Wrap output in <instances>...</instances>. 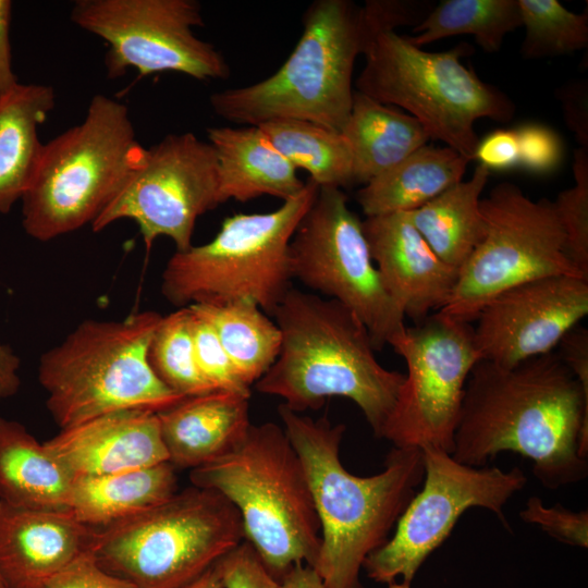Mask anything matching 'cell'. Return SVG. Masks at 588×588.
Instances as JSON below:
<instances>
[{
  "instance_id": "6da1fadb",
  "label": "cell",
  "mask_w": 588,
  "mask_h": 588,
  "mask_svg": "<svg viewBox=\"0 0 588 588\" xmlns=\"http://www.w3.org/2000/svg\"><path fill=\"white\" fill-rule=\"evenodd\" d=\"M501 452L532 462L547 489L588 475V387L552 351L513 366L480 359L465 385L452 456L483 467Z\"/></svg>"
},
{
  "instance_id": "7a4b0ae2",
  "label": "cell",
  "mask_w": 588,
  "mask_h": 588,
  "mask_svg": "<svg viewBox=\"0 0 588 588\" xmlns=\"http://www.w3.org/2000/svg\"><path fill=\"white\" fill-rule=\"evenodd\" d=\"M278 413L303 463L320 523L315 569L326 588H364L359 572L365 559L387 542L422 483V452L393 446L382 471L359 477L341 462L345 425L313 419L283 404Z\"/></svg>"
},
{
  "instance_id": "3957f363",
  "label": "cell",
  "mask_w": 588,
  "mask_h": 588,
  "mask_svg": "<svg viewBox=\"0 0 588 588\" xmlns=\"http://www.w3.org/2000/svg\"><path fill=\"white\" fill-rule=\"evenodd\" d=\"M272 317L281 350L256 390L281 397L296 413L319 409L332 396L348 399L380 438L405 373L377 360L360 319L335 299L293 287Z\"/></svg>"
},
{
  "instance_id": "277c9868",
  "label": "cell",
  "mask_w": 588,
  "mask_h": 588,
  "mask_svg": "<svg viewBox=\"0 0 588 588\" xmlns=\"http://www.w3.org/2000/svg\"><path fill=\"white\" fill-rule=\"evenodd\" d=\"M240 513L244 540L280 581L296 565L315 568L321 530L303 463L282 426L252 424L230 451L191 470Z\"/></svg>"
},
{
  "instance_id": "5b68a950",
  "label": "cell",
  "mask_w": 588,
  "mask_h": 588,
  "mask_svg": "<svg viewBox=\"0 0 588 588\" xmlns=\"http://www.w3.org/2000/svg\"><path fill=\"white\" fill-rule=\"evenodd\" d=\"M302 24L295 48L275 73L210 96L216 114L242 125L301 120L342 132L353 103L354 64L375 34L362 7L348 0L314 1Z\"/></svg>"
},
{
  "instance_id": "8992f818",
  "label": "cell",
  "mask_w": 588,
  "mask_h": 588,
  "mask_svg": "<svg viewBox=\"0 0 588 588\" xmlns=\"http://www.w3.org/2000/svg\"><path fill=\"white\" fill-rule=\"evenodd\" d=\"M126 105L97 94L84 120L42 145L32 182L22 197V224L47 242L93 223L140 166Z\"/></svg>"
},
{
  "instance_id": "52a82bcc",
  "label": "cell",
  "mask_w": 588,
  "mask_h": 588,
  "mask_svg": "<svg viewBox=\"0 0 588 588\" xmlns=\"http://www.w3.org/2000/svg\"><path fill=\"white\" fill-rule=\"evenodd\" d=\"M161 318L143 310L122 320L87 319L40 356L38 380L61 430L117 411L157 414L184 399L164 385L148 363Z\"/></svg>"
},
{
  "instance_id": "ba28073f",
  "label": "cell",
  "mask_w": 588,
  "mask_h": 588,
  "mask_svg": "<svg viewBox=\"0 0 588 588\" xmlns=\"http://www.w3.org/2000/svg\"><path fill=\"white\" fill-rule=\"evenodd\" d=\"M470 51L469 45L461 42L446 51L429 52L395 30L379 32L363 53L366 62L355 90L406 110L430 139L471 161L479 142L475 122H507L514 117L515 105L461 62Z\"/></svg>"
},
{
  "instance_id": "9c48e42d",
  "label": "cell",
  "mask_w": 588,
  "mask_h": 588,
  "mask_svg": "<svg viewBox=\"0 0 588 588\" xmlns=\"http://www.w3.org/2000/svg\"><path fill=\"white\" fill-rule=\"evenodd\" d=\"M318 188L309 179L278 209L232 215L208 243L175 250L161 274L163 297L177 308L249 299L272 316L292 289L290 243Z\"/></svg>"
},
{
  "instance_id": "30bf717a",
  "label": "cell",
  "mask_w": 588,
  "mask_h": 588,
  "mask_svg": "<svg viewBox=\"0 0 588 588\" xmlns=\"http://www.w3.org/2000/svg\"><path fill=\"white\" fill-rule=\"evenodd\" d=\"M244 540L236 507L196 486L109 526L96 528L91 554L137 588H182Z\"/></svg>"
},
{
  "instance_id": "8fae6325",
  "label": "cell",
  "mask_w": 588,
  "mask_h": 588,
  "mask_svg": "<svg viewBox=\"0 0 588 588\" xmlns=\"http://www.w3.org/2000/svg\"><path fill=\"white\" fill-rule=\"evenodd\" d=\"M485 235L462 267L454 291L439 310L471 322L500 293L548 277L585 278L566 254V238L553 201L532 200L504 182L481 198Z\"/></svg>"
},
{
  "instance_id": "7c38bea8",
  "label": "cell",
  "mask_w": 588,
  "mask_h": 588,
  "mask_svg": "<svg viewBox=\"0 0 588 588\" xmlns=\"http://www.w3.org/2000/svg\"><path fill=\"white\" fill-rule=\"evenodd\" d=\"M293 280L351 309L376 351L406 324L372 261L363 221L341 188L319 187L290 243Z\"/></svg>"
},
{
  "instance_id": "4fadbf2b",
  "label": "cell",
  "mask_w": 588,
  "mask_h": 588,
  "mask_svg": "<svg viewBox=\"0 0 588 588\" xmlns=\"http://www.w3.org/2000/svg\"><path fill=\"white\" fill-rule=\"evenodd\" d=\"M388 344L407 372L380 438L394 448L432 445L452 454L465 385L480 360L474 327L437 311Z\"/></svg>"
},
{
  "instance_id": "5bb4252c",
  "label": "cell",
  "mask_w": 588,
  "mask_h": 588,
  "mask_svg": "<svg viewBox=\"0 0 588 588\" xmlns=\"http://www.w3.org/2000/svg\"><path fill=\"white\" fill-rule=\"evenodd\" d=\"M422 488L416 491L396 522L394 532L363 563L368 577L391 584L397 576L409 583L426 559L450 536L470 507L494 513L509 528L503 507L526 482L519 467H474L432 445L420 449Z\"/></svg>"
},
{
  "instance_id": "9a60e30c",
  "label": "cell",
  "mask_w": 588,
  "mask_h": 588,
  "mask_svg": "<svg viewBox=\"0 0 588 588\" xmlns=\"http://www.w3.org/2000/svg\"><path fill=\"white\" fill-rule=\"evenodd\" d=\"M71 20L108 45L110 78L130 69L140 76L166 71L199 81L230 76L221 52L193 33L205 25L196 0H76Z\"/></svg>"
},
{
  "instance_id": "2e32d148",
  "label": "cell",
  "mask_w": 588,
  "mask_h": 588,
  "mask_svg": "<svg viewBox=\"0 0 588 588\" xmlns=\"http://www.w3.org/2000/svg\"><path fill=\"white\" fill-rule=\"evenodd\" d=\"M215 149L191 132L168 134L146 148L140 166L90 224L100 232L121 219L139 228L146 249L159 236L188 249L197 219L220 205Z\"/></svg>"
},
{
  "instance_id": "e0dca14e",
  "label": "cell",
  "mask_w": 588,
  "mask_h": 588,
  "mask_svg": "<svg viewBox=\"0 0 588 588\" xmlns=\"http://www.w3.org/2000/svg\"><path fill=\"white\" fill-rule=\"evenodd\" d=\"M588 314V280L556 275L525 282L478 313L474 339L480 359L513 366L554 351Z\"/></svg>"
},
{
  "instance_id": "ac0fdd59",
  "label": "cell",
  "mask_w": 588,
  "mask_h": 588,
  "mask_svg": "<svg viewBox=\"0 0 588 588\" xmlns=\"http://www.w3.org/2000/svg\"><path fill=\"white\" fill-rule=\"evenodd\" d=\"M363 231L383 285L405 317L417 323L446 305L460 272L437 256L409 212L367 217Z\"/></svg>"
},
{
  "instance_id": "d6986e66",
  "label": "cell",
  "mask_w": 588,
  "mask_h": 588,
  "mask_svg": "<svg viewBox=\"0 0 588 588\" xmlns=\"http://www.w3.org/2000/svg\"><path fill=\"white\" fill-rule=\"evenodd\" d=\"M96 528L72 513L0 501V574L7 588H47L58 573L91 552Z\"/></svg>"
},
{
  "instance_id": "ffe728a7",
  "label": "cell",
  "mask_w": 588,
  "mask_h": 588,
  "mask_svg": "<svg viewBox=\"0 0 588 588\" xmlns=\"http://www.w3.org/2000/svg\"><path fill=\"white\" fill-rule=\"evenodd\" d=\"M74 478L115 474L168 462L156 413L111 412L62 429L44 442Z\"/></svg>"
},
{
  "instance_id": "44dd1931",
  "label": "cell",
  "mask_w": 588,
  "mask_h": 588,
  "mask_svg": "<svg viewBox=\"0 0 588 588\" xmlns=\"http://www.w3.org/2000/svg\"><path fill=\"white\" fill-rule=\"evenodd\" d=\"M157 417L168 462L191 470L230 451L252 425L249 397L221 390L184 397Z\"/></svg>"
},
{
  "instance_id": "7402d4cb",
  "label": "cell",
  "mask_w": 588,
  "mask_h": 588,
  "mask_svg": "<svg viewBox=\"0 0 588 588\" xmlns=\"http://www.w3.org/2000/svg\"><path fill=\"white\" fill-rule=\"evenodd\" d=\"M219 166V199L247 201L262 195L289 200L305 183L258 126L207 128Z\"/></svg>"
},
{
  "instance_id": "603a6c76",
  "label": "cell",
  "mask_w": 588,
  "mask_h": 588,
  "mask_svg": "<svg viewBox=\"0 0 588 588\" xmlns=\"http://www.w3.org/2000/svg\"><path fill=\"white\" fill-rule=\"evenodd\" d=\"M74 479L22 424L0 416L1 502L22 509L69 511Z\"/></svg>"
},
{
  "instance_id": "cb8c5ba5",
  "label": "cell",
  "mask_w": 588,
  "mask_h": 588,
  "mask_svg": "<svg viewBox=\"0 0 588 588\" xmlns=\"http://www.w3.org/2000/svg\"><path fill=\"white\" fill-rule=\"evenodd\" d=\"M54 105L53 88L44 84L19 83L0 96V213L28 188L44 145L38 130Z\"/></svg>"
},
{
  "instance_id": "d4e9b609",
  "label": "cell",
  "mask_w": 588,
  "mask_h": 588,
  "mask_svg": "<svg viewBox=\"0 0 588 588\" xmlns=\"http://www.w3.org/2000/svg\"><path fill=\"white\" fill-rule=\"evenodd\" d=\"M469 160L454 149L425 145L356 193L367 217L414 211L463 181Z\"/></svg>"
},
{
  "instance_id": "484cf974",
  "label": "cell",
  "mask_w": 588,
  "mask_h": 588,
  "mask_svg": "<svg viewBox=\"0 0 588 588\" xmlns=\"http://www.w3.org/2000/svg\"><path fill=\"white\" fill-rule=\"evenodd\" d=\"M341 133L352 152L354 182L364 185L430 139L413 115L357 90Z\"/></svg>"
},
{
  "instance_id": "4316f807",
  "label": "cell",
  "mask_w": 588,
  "mask_h": 588,
  "mask_svg": "<svg viewBox=\"0 0 588 588\" xmlns=\"http://www.w3.org/2000/svg\"><path fill=\"white\" fill-rule=\"evenodd\" d=\"M170 462L101 476L74 479L68 509L81 523L102 528L147 510L174 494Z\"/></svg>"
},
{
  "instance_id": "83f0119b",
  "label": "cell",
  "mask_w": 588,
  "mask_h": 588,
  "mask_svg": "<svg viewBox=\"0 0 588 588\" xmlns=\"http://www.w3.org/2000/svg\"><path fill=\"white\" fill-rule=\"evenodd\" d=\"M489 176L490 171L478 164L469 180L456 183L409 212L437 256L458 272L485 235L480 200Z\"/></svg>"
},
{
  "instance_id": "f1b7e54d",
  "label": "cell",
  "mask_w": 588,
  "mask_h": 588,
  "mask_svg": "<svg viewBox=\"0 0 588 588\" xmlns=\"http://www.w3.org/2000/svg\"><path fill=\"white\" fill-rule=\"evenodd\" d=\"M216 331L241 379L255 384L275 362L281 331L267 314L249 299L189 306Z\"/></svg>"
},
{
  "instance_id": "f546056e",
  "label": "cell",
  "mask_w": 588,
  "mask_h": 588,
  "mask_svg": "<svg viewBox=\"0 0 588 588\" xmlns=\"http://www.w3.org/2000/svg\"><path fill=\"white\" fill-rule=\"evenodd\" d=\"M257 126L296 170L308 172L319 187L355 184L352 152L341 132L301 120H274Z\"/></svg>"
},
{
  "instance_id": "4dcf8cb0",
  "label": "cell",
  "mask_w": 588,
  "mask_h": 588,
  "mask_svg": "<svg viewBox=\"0 0 588 588\" xmlns=\"http://www.w3.org/2000/svg\"><path fill=\"white\" fill-rule=\"evenodd\" d=\"M522 26L517 0H443L414 27L408 41L425 45L471 35L486 52L500 50L506 35Z\"/></svg>"
},
{
  "instance_id": "1f68e13d",
  "label": "cell",
  "mask_w": 588,
  "mask_h": 588,
  "mask_svg": "<svg viewBox=\"0 0 588 588\" xmlns=\"http://www.w3.org/2000/svg\"><path fill=\"white\" fill-rule=\"evenodd\" d=\"M147 357L155 375L173 392L187 397L215 391L196 362L188 307L162 316Z\"/></svg>"
},
{
  "instance_id": "d6a6232c",
  "label": "cell",
  "mask_w": 588,
  "mask_h": 588,
  "mask_svg": "<svg viewBox=\"0 0 588 588\" xmlns=\"http://www.w3.org/2000/svg\"><path fill=\"white\" fill-rule=\"evenodd\" d=\"M525 27L526 59L571 54L588 45V13L567 10L558 0H517Z\"/></svg>"
},
{
  "instance_id": "836d02e7",
  "label": "cell",
  "mask_w": 588,
  "mask_h": 588,
  "mask_svg": "<svg viewBox=\"0 0 588 588\" xmlns=\"http://www.w3.org/2000/svg\"><path fill=\"white\" fill-rule=\"evenodd\" d=\"M575 184L553 201L566 238V254L575 268L588 279V149L574 154Z\"/></svg>"
},
{
  "instance_id": "e575fe53",
  "label": "cell",
  "mask_w": 588,
  "mask_h": 588,
  "mask_svg": "<svg viewBox=\"0 0 588 588\" xmlns=\"http://www.w3.org/2000/svg\"><path fill=\"white\" fill-rule=\"evenodd\" d=\"M195 356L203 377L215 390L250 399L252 391L238 376L212 326L189 306Z\"/></svg>"
},
{
  "instance_id": "d590c367",
  "label": "cell",
  "mask_w": 588,
  "mask_h": 588,
  "mask_svg": "<svg viewBox=\"0 0 588 588\" xmlns=\"http://www.w3.org/2000/svg\"><path fill=\"white\" fill-rule=\"evenodd\" d=\"M523 522L537 525L553 539L579 548L588 547V512H575L561 505L546 506L539 497H530L519 512Z\"/></svg>"
},
{
  "instance_id": "8d00e7d4",
  "label": "cell",
  "mask_w": 588,
  "mask_h": 588,
  "mask_svg": "<svg viewBox=\"0 0 588 588\" xmlns=\"http://www.w3.org/2000/svg\"><path fill=\"white\" fill-rule=\"evenodd\" d=\"M223 588H278L255 549L243 540L215 564Z\"/></svg>"
},
{
  "instance_id": "74e56055",
  "label": "cell",
  "mask_w": 588,
  "mask_h": 588,
  "mask_svg": "<svg viewBox=\"0 0 588 588\" xmlns=\"http://www.w3.org/2000/svg\"><path fill=\"white\" fill-rule=\"evenodd\" d=\"M519 144V166L531 173L547 174L562 161L563 147L558 134L537 123L524 124L516 130Z\"/></svg>"
},
{
  "instance_id": "f35d334b",
  "label": "cell",
  "mask_w": 588,
  "mask_h": 588,
  "mask_svg": "<svg viewBox=\"0 0 588 588\" xmlns=\"http://www.w3.org/2000/svg\"><path fill=\"white\" fill-rule=\"evenodd\" d=\"M47 588H137L132 583L103 569L87 552L58 573Z\"/></svg>"
},
{
  "instance_id": "ab89813d",
  "label": "cell",
  "mask_w": 588,
  "mask_h": 588,
  "mask_svg": "<svg viewBox=\"0 0 588 588\" xmlns=\"http://www.w3.org/2000/svg\"><path fill=\"white\" fill-rule=\"evenodd\" d=\"M490 172L519 166V144L516 130H497L479 139L474 160Z\"/></svg>"
},
{
  "instance_id": "60d3db41",
  "label": "cell",
  "mask_w": 588,
  "mask_h": 588,
  "mask_svg": "<svg viewBox=\"0 0 588 588\" xmlns=\"http://www.w3.org/2000/svg\"><path fill=\"white\" fill-rule=\"evenodd\" d=\"M586 82L564 85L558 91L567 127L574 133L579 147L588 149V87Z\"/></svg>"
},
{
  "instance_id": "b9f144b4",
  "label": "cell",
  "mask_w": 588,
  "mask_h": 588,
  "mask_svg": "<svg viewBox=\"0 0 588 588\" xmlns=\"http://www.w3.org/2000/svg\"><path fill=\"white\" fill-rule=\"evenodd\" d=\"M11 15L12 2L10 0H0V96L5 95L19 84L12 66Z\"/></svg>"
},
{
  "instance_id": "7bdbcfd3",
  "label": "cell",
  "mask_w": 588,
  "mask_h": 588,
  "mask_svg": "<svg viewBox=\"0 0 588 588\" xmlns=\"http://www.w3.org/2000/svg\"><path fill=\"white\" fill-rule=\"evenodd\" d=\"M20 358L8 345L0 344V400L13 396L20 389Z\"/></svg>"
},
{
  "instance_id": "ee69618b",
  "label": "cell",
  "mask_w": 588,
  "mask_h": 588,
  "mask_svg": "<svg viewBox=\"0 0 588 588\" xmlns=\"http://www.w3.org/2000/svg\"><path fill=\"white\" fill-rule=\"evenodd\" d=\"M278 588H326L317 571L308 565H296L280 580Z\"/></svg>"
},
{
  "instance_id": "f6af8a7d",
  "label": "cell",
  "mask_w": 588,
  "mask_h": 588,
  "mask_svg": "<svg viewBox=\"0 0 588 588\" xmlns=\"http://www.w3.org/2000/svg\"><path fill=\"white\" fill-rule=\"evenodd\" d=\"M215 564L195 580L182 588H223Z\"/></svg>"
},
{
  "instance_id": "bcb514c9",
  "label": "cell",
  "mask_w": 588,
  "mask_h": 588,
  "mask_svg": "<svg viewBox=\"0 0 588 588\" xmlns=\"http://www.w3.org/2000/svg\"><path fill=\"white\" fill-rule=\"evenodd\" d=\"M388 588H411L409 583L403 581L402 584H396L395 581L389 584Z\"/></svg>"
},
{
  "instance_id": "7dc6e473",
  "label": "cell",
  "mask_w": 588,
  "mask_h": 588,
  "mask_svg": "<svg viewBox=\"0 0 588 588\" xmlns=\"http://www.w3.org/2000/svg\"><path fill=\"white\" fill-rule=\"evenodd\" d=\"M0 588H7L4 581H3L2 577H1V574H0Z\"/></svg>"
}]
</instances>
